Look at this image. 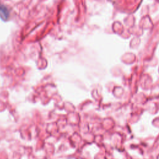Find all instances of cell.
<instances>
[{"mask_svg":"<svg viewBox=\"0 0 159 159\" xmlns=\"http://www.w3.org/2000/svg\"><path fill=\"white\" fill-rule=\"evenodd\" d=\"M9 16V11L7 7L3 4H0V18L1 20L6 21L8 19Z\"/></svg>","mask_w":159,"mask_h":159,"instance_id":"1","label":"cell"}]
</instances>
